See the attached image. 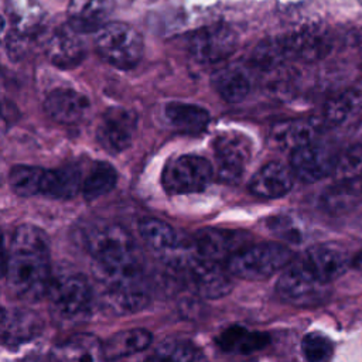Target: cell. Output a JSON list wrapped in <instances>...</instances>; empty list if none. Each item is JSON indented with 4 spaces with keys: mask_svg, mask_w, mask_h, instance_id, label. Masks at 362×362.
<instances>
[{
    "mask_svg": "<svg viewBox=\"0 0 362 362\" xmlns=\"http://www.w3.org/2000/svg\"><path fill=\"white\" fill-rule=\"evenodd\" d=\"M4 4L13 33L31 38L41 30L45 13L38 0H6Z\"/></svg>",
    "mask_w": 362,
    "mask_h": 362,
    "instance_id": "cb8c5ba5",
    "label": "cell"
},
{
    "mask_svg": "<svg viewBox=\"0 0 362 362\" xmlns=\"http://www.w3.org/2000/svg\"><path fill=\"white\" fill-rule=\"evenodd\" d=\"M110 10V0H68L69 25L78 33L98 31Z\"/></svg>",
    "mask_w": 362,
    "mask_h": 362,
    "instance_id": "7402d4cb",
    "label": "cell"
},
{
    "mask_svg": "<svg viewBox=\"0 0 362 362\" xmlns=\"http://www.w3.org/2000/svg\"><path fill=\"white\" fill-rule=\"evenodd\" d=\"M298 262L315 279L329 284L346 272L349 256L334 243H320L307 249Z\"/></svg>",
    "mask_w": 362,
    "mask_h": 362,
    "instance_id": "5bb4252c",
    "label": "cell"
},
{
    "mask_svg": "<svg viewBox=\"0 0 362 362\" xmlns=\"http://www.w3.org/2000/svg\"><path fill=\"white\" fill-rule=\"evenodd\" d=\"M98 283L102 287V304L112 314L126 315L139 313L146 308L150 301V294L143 280H112Z\"/></svg>",
    "mask_w": 362,
    "mask_h": 362,
    "instance_id": "4fadbf2b",
    "label": "cell"
},
{
    "mask_svg": "<svg viewBox=\"0 0 362 362\" xmlns=\"http://www.w3.org/2000/svg\"><path fill=\"white\" fill-rule=\"evenodd\" d=\"M318 134V124L310 119H288L272 127L270 137L274 146L291 153L314 143Z\"/></svg>",
    "mask_w": 362,
    "mask_h": 362,
    "instance_id": "44dd1931",
    "label": "cell"
},
{
    "mask_svg": "<svg viewBox=\"0 0 362 362\" xmlns=\"http://www.w3.org/2000/svg\"><path fill=\"white\" fill-rule=\"evenodd\" d=\"M215 344L223 352L249 355L263 349L269 344V335L242 325H230L215 338Z\"/></svg>",
    "mask_w": 362,
    "mask_h": 362,
    "instance_id": "d4e9b609",
    "label": "cell"
},
{
    "mask_svg": "<svg viewBox=\"0 0 362 362\" xmlns=\"http://www.w3.org/2000/svg\"><path fill=\"white\" fill-rule=\"evenodd\" d=\"M42 331L40 315L28 308H3L1 339L8 348L33 341Z\"/></svg>",
    "mask_w": 362,
    "mask_h": 362,
    "instance_id": "2e32d148",
    "label": "cell"
},
{
    "mask_svg": "<svg viewBox=\"0 0 362 362\" xmlns=\"http://www.w3.org/2000/svg\"><path fill=\"white\" fill-rule=\"evenodd\" d=\"M335 158L327 147L315 141L304 146L290 156V168L293 174L303 182H317L332 175Z\"/></svg>",
    "mask_w": 362,
    "mask_h": 362,
    "instance_id": "9a60e30c",
    "label": "cell"
},
{
    "mask_svg": "<svg viewBox=\"0 0 362 362\" xmlns=\"http://www.w3.org/2000/svg\"><path fill=\"white\" fill-rule=\"evenodd\" d=\"M214 180L209 161L201 156L184 154L173 158L163 170L161 182L171 195L204 191Z\"/></svg>",
    "mask_w": 362,
    "mask_h": 362,
    "instance_id": "52a82bcc",
    "label": "cell"
},
{
    "mask_svg": "<svg viewBox=\"0 0 362 362\" xmlns=\"http://www.w3.org/2000/svg\"><path fill=\"white\" fill-rule=\"evenodd\" d=\"M3 270L10 291L18 298L34 301L45 296L52 277L45 232L30 223L17 226L4 250Z\"/></svg>",
    "mask_w": 362,
    "mask_h": 362,
    "instance_id": "6da1fadb",
    "label": "cell"
},
{
    "mask_svg": "<svg viewBox=\"0 0 362 362\" xmlns=\"http://www.w3.org/2000/svg\"><path fill=\"white\" fill-rule=\"evenodd\" d=\"M293 262V252L281 243L264 242L247 245L235 253L228 262V272L242 280L262 281Z\"/></svg>",
    "mask_w": 362,
    "mask_h": 362,
    "instance_id": "277c9868",
    "label": "cell"
},
{
    "mask_svg": "<svg viewBox=\"0 0 362 362\" xmlns=\"http://www.w3.org/2000/svg\"><path fill=\"white\" fill-rule=\"evenodd\" d=\"M270 230H273V233L279 235L284 240L298 242L301 239V233L298 232V229L286 216H279V218L270 219Z\"/></svg>",
    "mask_w": 362,
    "mask_h": 362,
    "instance_id": "74e56055",
    "label": "cell"
},
{
    "mask_svg": "<svg viewBox=\"0 0 362 362\" xmlns=\"http://www.w3.org/2000/svg\"><path fill=\"white\" fill-rule=\"evenodd\" d=\"M136 129L137 116L132 109L122 106L109 107L99 122L96 130L98 141L106 151L117 154L130 146Z\"/></svg>",
    "mask_w": 362,
    "mask_h": 362,
    "instance_id": "7c38bea8",
    "label": "cell"
},
{
    "mask_svg": "<svg viewBox=\"0 0 362 362\" xmlns=\"http://www.w3.org/2000/svg\"><path fill=\"white\" fill-rule=\"evenodd\" d=\"M45 296L58 317L72 320L90 310L92 287L82 273L62 272L51 277Z\"/></svg>",
    "mask_w": 362,
    "mask_h": 362,
    "instance_id": "8992f818",
    "label": "cell"
},
{
    "mask_svg": "<svg viewBox=\"0 0 362 362\" xmlns=\"http://www.w3.org/2000/svg\"><path fill=\"white\" fill-rule=\"evenodd\" d=\"M82 184L81 168L74 164L57 170H45L41 194L57 199H69L82 191Z\"/></svg>",
    "mask_w": 362,
    "mask_h": 362,
    "instance_id": "484cf974",
    "label": "cell"
},
{
    "mask_svg": "<svg viewBox=\"0 0 362 362\" xmlns=\"http://www.w3.org/2000/svg\"><path fill=\"white\" fill-rule=\"evenodd\" d=\"M98 54L119 69H130L139 64L144 52L141 34L126 23H107L96 31Z\"/></svg>",
    "mask_w": 362,
    "mask_h": 362,
    "instance_id": "5b68a950",
    "label": "cell"
},
{
    "mask_svg": "<svg viewBox=\"0 0 362 362\" xmlns=\"http://www.w3.org/2000/svg\"><path fill=\"white\" fill-rule=\"evenodd\" d=\"M139 233L143 240L161 257L177 249L182 239L167 222L157 218H144L139 222Z\"/></svg>",
    "mask_w": 362,
    "mask_h": 362,
    "instance_id": "83f0119b",
    "label": "cell"
},
{
    "mask_svg": "<svg viewBox=\"0 0 362 362\" xmlns=\"http://www.w3.org/2000/svg\"><path fill=\"white\" fill-rule=\"evenodd\" d=\"M164 115L171 126L188 133L202 132L211 120V116L206 109L185 102L168 103L164 107Z\"/></svg>",
    "mask_w": 362,
    "mask_h": 362,
    "instance_id": "f546056e",
    "label": "cell"
},
{
    "mask_svg": "<svg viewBox=\"0 0 362 362\" xmlns=\"http://www.w3.org/2000/svg\"><path fill=\"white\" fill-rule=\"evenodd\" d=\"M58 362H109L103 344L90 334H74L55 349Z\"/></svg>",
    "mask_w": 362,
    "mask_h": 362,
    "instance_id": "603a6c76",
    "label": "cell"
},
{
    "mask_svg": "<svg viewBox=\"0 0 362 362\" xmlns=\"http://www.w3.org/2000/svg\"><path fill=\"white\" fill-rule=\"evenodd\" d=\"M211 83L215 92L229 103L242 102L250 90L249 78L236 68L218 69L212 75Z\"/></svg>",
    "mask_w": 362,
    "mask_h": 362,
    "instance_id": "4dcf8cb0",
    "label": "cell"
},
{
    "mask_svg": "<svg viewBox=\"0 0 362 362\" xmlns=\"http://www.w3.org/2000/svg\"><path fill=\"white\" fill-rule=\"evenodd\" d=\"M117 181L116 170L105 161L93 164L88 175L83 178L82 194L88 201L98 199L112 191Z\"/></svg>",
    "mask_w": 362,
    "mask_h": 362,
    "instance_id": "d6a6232c",
    "label": "cell"
},
{
    "mask_svg": "<svg viewBox=\"0 0 362 362\" xmlns=\"http://www.w3.org/2000/svg\"><path fill=\"white\" fill-rule=\"evenodd\" d=\"M214 148L218 180L226 184L238 182L250 160L249 140L239 133H223L216 137Z\"/></svg>",
    "mask_w": 362,
    "mask_h": 362,
    "instance_id": "8fae6325",
    "label": "cell"
},
{
    "mask_svg": "<svg viewBox=\"0 0 362 362\" xmlns=\"http://www.w3.org/2000/svg\"><path fill=\"white\" fill-rule=\"evenodd\" d=\"M238 45L236 33L226 24H214L195 31L189 40V54L201 64H216L229 58Z\"/></svg>",
    "mask_w": 362,
    "mask_h": 362,
    "instance_id": "9c48e42d",
    "label": "cell"
},
{
    "mask_svg": "<svg viewBox=\"0 0 362 362\" xmlns=\"http://www.w3.org/2000/svg\"><path fill=\"white\" fill-rule=\"evenodd\" d=\"M332 175L337 182H355L362 178V144L349 146L337 156Z\"/></svg>",
    "mask_w": 362,
    "mask_h": 362,
    "instance_id": "e575fe53",
    "label": "cell"
},
{
    "mask_svg": "<svg viewBox=\"0 0 362 362\" xmlns=\"http://www.w3.org/2000/svg\"><path fill=\"white\" fill-rule=\"evenodd\" d=\"M288 59L283 38H270L259 42L252 52V62L262 69H273Z\"/></svg>",
    "mask_w": 362,
    "mask_h": 362,
    "instance_id": "d590c367",
    "label": "cell"
},
{
    "mask_svg": "<svg viewBox=\"0 0 362 362\" xmlns=\"http://www.w3.org/2000/svg\"><path fill=\"white\" fill-rule=\"evenodd\" d=\"M86 48L79 37L69 24L68 27L57 28L47 40L45 55L51 64L58 68H74L85 58Z\"/></svg>",
    "mask_w": 362,
    "mask_h": 362,
    "instance_id": "e0dca14e",
    "label": "cell"
},
{
    "mask_svg": "<svg viewBox=\"0 0 362 362\" xmlns=\"http://www.w3.org/2000/svg\"><path fill=\"white\" fill-rule=\"evenodd\" d=\"M192 245L197 253L211 262H228L235 253L246 247L250 235L245 230L223 229V228H205L192 236Z\"/></svg>",
    "mask_w": 362,
    "mask_h": 362,
    "instance_id": "30bf717a",
    "label": "cell"
},
{
    "mask_svg": "<svg viewBox=\"0 0 362 362\" xmlns=\"http://www.w3.org/2000/svg\"><path fill=\"white\" fill-rule=\"evenodd\" d=\"M283 38L288 58L313 62L325 57L331 49V40L321 28H301Z\"/></svg>",
    "mask_w": 362,
    "mask_h": 362,
    "instance_id": "ac0fdd59",
    "label": "cell"
},
{
    "mask_svg": "<svg viewBox=\"0 0 362 362\" xmlns=\"http://www.w3.org/2000/svg\"><path fill=\"white\" fill-rule=\"evenodd\" d=\"M85 245L95 260L93 274L98 281L143 279V256L133 236L119 223H93Z\"/></svg>",
    "mask_w": 362,
    "mask_h": 362,
    "instance_id": "7a4b0ae2",
    "label": "cell"
},
{
    "mask_svg": "<svg viewBox=\"0 0 362 362\" xmlns=\"http://www.w3.org/2000/svg\"><path fill=\"white\" fill-rule=\"evenodd\" d=\"M301 352L307 362H329L334 355V344L321 332H308L301 341Z\"/></svg>",
    "mask_w": 362,
    "mask_h": 362,
    "instance_id": "8d00e7d4",
    "label": "cell"
},
{
    "mask_svg": "<svg viewBox=\"0 0 362 362\" xmlns=\"http://www.w3.org/2000/svg\"><path fill=\"white\" fill-rule=\"evenodd\" d=\"M293 175L291 168L286 164L280 161H270L252 177L249 189L260 198H281L291 189Z\"/></svg>",
    "mask_w": 362,
    "mask_h": 362,
    "instance_id": "d6986e66",
    "label": "cell"
},
{
    "mask_svg": "<svg viewBox=\"0 0 362 362\" xmlns=\"http://www.w3.org/2000/svg\"><path fill=\"white\" fill-rule=\"evenodd\" d=\"M45 170L34 165H14L8 173L11 189L20 197H33L41 194Z\"/></svg>",
    "mask_w": 362,
    "mask_h": 362,
    "instance_id": "836d02e7",
    "label": "cell"
},
{
    "mask_svg": "<svg viewBox=\"0 0 362 362\" xmlns=\"http://www.w3.org/2000/svg\"><path fill=\"white\" fill-rule=\"evenodd\" d=\"M144 362H206V359L187 339H165L147 355Z\"/></svg>",
    "mask_w": 362,
    "mask_h": 362,
    "instance_id": "1f68e13d",
    "label": "cell"
},
{
    "mask_svg": "<svg viewBox=\"0 0 362 362\" xmlns=\"http://www.w3.org/2000/svg\"><path fill=\"white\" fill-rule=\"evenodd\" d=\"M151 334L144 328H129L113 334L106 342L103 349L107 361L122 359L137 352L144 351L151 342Z\"/></svg>",
    "mask_w": 362,
    "mask_h": 362,
    "instance_id": "f1b7e54d",
    "label": "cell"
},
{
    "mask_svg": "<svg viewBox=\"0 0 362 362\" xmlns=\"http://www.w3.org/2000/svg\"><path fill=\"white\" fill-rule=\"evenodd\" d=\"M279 297L296 307H315L328 297V284L315 279L298 260L291 262L276 286Z\"/></svg>",
    "mask_w": 362,
    "mask_h": 362,
    "instance_id": "ba28073f",
    "label": "cell"
},
{
    "mask_svg": "<svg viewBox=\"0 0 362 362\" xmlns=\"http://www.w3.org/2000/svg\"><path fill=\"white\" fill-rule=\"evenodd\" d=\"M163 260L173 272L181 276V280H184L195 294L204 298H221L232 290V274L228 269L222 267L221 263L201 257L192 240H182L177 249L163 256Z\"/></svg>",
    "mask_w": 362,
    "mask_h": 362,
    "instance_id": "3957f363",
    "label": "cell"
},
{
    "mask_svg": "<svg viewBox=\"0 0 362 362\" xmlns=\"http://www.w3.org/2000/svg\"><path fill=\"white\" fill-rule=\"evenodd\" d=\"M362 112V83L354 85L329 98L324 105V120L341 126Z\"/></svg>",
    "mask_w": 362,
    "mask_h": 362,
    "instance_id": "4316f807",
    "label": "cell"
},
{
    "mask_svg": "<svg viewBox=\"0 0 362 362\" xmlns=\"http://www.w3.org/2000/svg\"><path fill=\"white\" fill-rule=\"evenodd\" d=\"M88 98L74 89H55L48 93L44 102L47 115L58 123L72 124L79 122L88 112Z\"/></svg>",
    "mask_w": 362,
    "mask_h": 362,
    "instance_id": "ffe728a7",
    "label": "cell"
}]
</instances>
